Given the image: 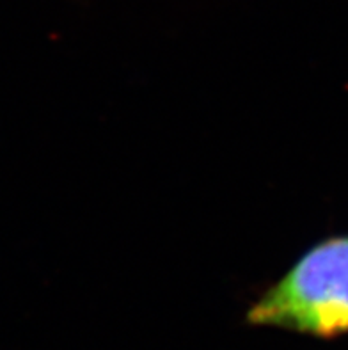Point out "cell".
<instances>
[{"mask_svg": "<svg viewBox=\"0 0 348 350\" xmlns=\"http://www.w3.org/2000/svg\"><path fill=\"white\" fill-rule=\"evenodd\" d=\"M247 322L314 338L348 333V235L327 239L299 258L247 311Z\"/></svg>", "mask_w": 348, "mask_h": 350, "instance_id": "1", "label": "cell"}]
</instances>
